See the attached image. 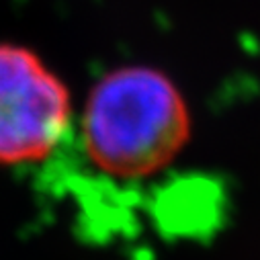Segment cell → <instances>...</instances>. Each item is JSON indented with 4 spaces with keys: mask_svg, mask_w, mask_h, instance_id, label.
Wrapping results in <instances>:
<instances>
[{
    "mask_svg": "<svg viewBox=\"0 0 260 260\" xmlns=\"http://www.w3.org/2000/svg\"><path fill=\"white\" fill-rule=\"evenodd\" d=\"M70 113L66 84L31 49L0 43V164L47 156Z\"/></svg>",
    "mask_w": 260,
    "mask_h": 260,
    "instance_id": "obj_2",
    "label": "cell"
},
{
    "mask_svg": "<svg viewBox=\"0 0 260 260\" xmlns=\"http://www.w3.org/2000/svg\"><path fill=\"white\" fill-rule=\"evenodd\" d=\"M90 160L123 178L168 166L190 138V113L176 84L160 70L127 66L103 76L82 115Z\"/></svg>",
    "mask_w": 260,
    "mask_h": 260,
    "instance_id": "obj_1",
    "label": "cell"
}]
</instances>
